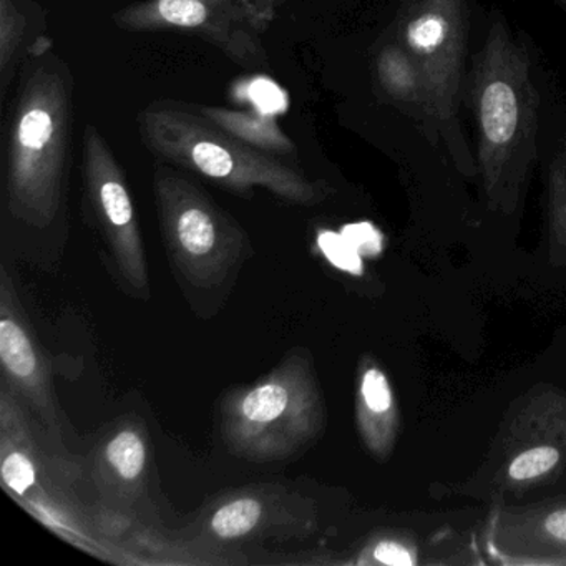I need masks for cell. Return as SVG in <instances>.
Instances as JSON below:
<instances>
[{"mask_svg": "<svg viewBox=\"0 0 566 566\" xmlns=\"http://www.w3.org/2000/svg\"><path fill=\"white\" fill-rule=\"evenodd\" d=\"M74 142V75L49 35L19 72L6 140L4 200L14 220L45 230L64 208Z\"/></svg>", "mask_w": 566, "mask_h": 566, "instance_id": "6da1fadb", "label": "cell"}, {"mask_svg": "<svg viewBox=\"0 0 566 566\" xmlns=\"http://www.w3.org/2000/svg\"><path fill=\"white\" fill-rule=\"evenodd\" d=\"M532 61L505 22L495 18L467 78L479 125L476 168L492 210L515 213L535 164L539 97Z\"/></svg>", "mask_w": 566, "mask_h": 566, "instance_id": "7a4b0ae2", "label": "cell"}, {"mask_svg": "<svg viewBox=\"0 0 566 566\" xmlns=\"http://www.w3.org/2000/svg\"><path fill=\"white\" fill-rule=\"evenodd\" d=\"M138 137L161 164L207 178L237 197L270 191L284 203L316 207L333 193L296 165L264 154L208 120L181 102H154L138 112Z\"/></svg>", "mask_w": 566, "mask_h": 566, "instance_id": "3957f363", "label": "cell"}, {"mask_svg": "<svg viewBox=\"0 0 566 566\" xmlns=\"http://www.w3.org/2000/svg\"><path fill=\"white\" fill-rule=\"evenodd\" d=\"M327 410L313 359L294 349L266 376L224 394L220 432L234 457L280 462L313 447L326 430Z\"/></svg>", "mask_w": 566, "mask_h": 566, "instance_id": "277c9868", "label": "cell"}, {"mask_svg": "<svg viewBox=\"0 0 566 566\" xmlns=\"http://www.w3.org/2000/svg\"><path fill=\"white\" fill-rule=\"evenodd\" d=\"M566 475V390L539 384L510 406L482 465L455 492L505 502Z\"/></svg>", "mask_w": 566, "mask_h": 566, "instance_id": "5b68a950", "label": "cell"}, {"mask_svg": "<svg viewBox=\"0 0 566 566\" xmlns=\"http://www.w3.org/2000/svg\"><path fill=\"white\" fill-rule=\"evenodd\" d=\"M151 185L168 260L181 286L203 294L223 290L251 256L247 231L168 164L155 167Z\"/></svg>", "mask_w": 566, "mask_h": 566, "instance_id": "8992f818", "label": "cell"}, {"mask_svg": "<svg viewBox=\"0 0 566 566\" xmlns=\"http://www.w3.org/2000/svg\"><path fill=\"white\" fill-rule=\"evenodd\" d=\"M399 42L422 72L436 111L439 135L457 167L479 175L459 124L465 87V0H406L399 18Z\"/></svg>", "mask_w": 566, "mask_h": 566, "instance_id": "52a82bcc", "label": "cell"}, {"mask_svg": "<svg viewBox=\"0 0 566 566\" xmlns=\"http://www.w3.org/2000/svg\"><path fill=\"white\" fill-rule=\"evenodd\" d=\"M84 208L101 234L114 270L132 296L150 300L147 256L134 197L120 161L94 124L82 134Z\"/></svg>", "mask_w": 566, "mask_h": 566, "instance_id": "ba28073f", "label": "cell"}, {"mask_svg": "<svg viewBox=\"0 0 566 566\" xmlns=\"http://www.w3.org/2000/svg\"><path fill=\"white\" fill-rule=\"evenodd\" d=\"M132 34L195 35L248 71H268L270 57L261 32L238 0H138L112 15Z\"/></svg>", "mask_w": 566, "mask_h": 566, "instance_id": "9c48e42d", "label": "cell"}, {"mask_svg": "<svg viewBox=\"0 0 566 566\" xmlns=\"http://www.w3.org/2000/svg\"><path fill=\"white\" fill-rule=\"evenodd\" d=\"M486 552L506 566H566V493L528 505L495 502Z\"/></svg>", "mask_w": 566, "mask_h": 566, "instance_id": "30bf717a", "label": "cell"}, {"mask_svg": "<svg viewBox=\"0 0 566 566\" xmlns=\"http://www.w3.org/2000/svg\"><path fill=\"white\" fill-rule=\"evenodd\" d=\"M0 364L4 384L44 422L59 430L57 400L48 357L35 339L8 270L0 276Z\"/></svg>", "mask_w": 566, "mask_h": 566, "instance_id": "8fae6325", "label": "cell"}, {"mask_svg": "<svg viewBox=\"0 0 566 566\" xmlns=\"http://www.w3.org/2000/svg\"><path fill=\"white\" fill-rule=\"evenodd\" d=\"M316 513L310 502L286 490L264 485L228 493L201 522V539L233 543L280 532L310 533Z\"/></svg>", "mask_w": 566, "mask_h": 566, "instance_id": "7c38bea8", "label": "cell"}, {"mask_svg": "<svg viewBox=\"0 0 566 566\" xmlns=\"http://www.w3.org/2000/svg\"><path fill=\"white\" fill-rule=\"evenodd\" d=\"M356 427L367 452L387 462L399 437V406L389 377L373 356H364L357 369Z\"/></svg>", "mask_w": 566, "mask_h": 566, "instance_id": "4fadbf2b", "label": "cell"}, {"mask_svg": "<svg viewBox=\"0 0 566 566\" xmlns=\"http://www.w3.org/2000/svg\"><path fill=\"white\" fill-rule=\"evenodd\" d=\"M376 74L380 91L394 105L420 122L427 134H439L422 72L399 41L384 45L376 59Z\"/></svg>", "mask_w": 566, "mask_h": 566, "instance_id": "5bb4252c", "label": "cell"}, {"mask_svg": "<svg viewBox=\"0 0 566 566\" xmlns=\"http://www.w3.org/2000/svg\"><path fill=\"white\" fill-rule=\"evenodd\" d=\"M148 442L144 427L128 422L105 439L98 453V476L105 489L135 499L147 483Z\"/></svg>", "mask_w": 566, "mask_h": 566, "instance_id": "9a60e30c", "label": "cell"}, {"mask_svg": "<svg viewBox=\"0 0 566 566\" xmlns=\"http://www.w3.org/2000/svg\"><path fill=\"white\" fill-rule=\"evenodd\" d=\"M45 18L35 0H0V95L8 97L35 42L45 35Z\"/></svg>", "mask_w": 566, "mask_h": 566, "instance_id": "2e32d148", "label": "cell"}, {"mask_svg": "<svg viewBox=\"0 0 566 566\" xmlns=\"http://www.w3.org/2000/svg\"><path fill=\"white\" fill-rule=\"evenodd\" d=\"M191 105V104H190ZM195 112L213 122L228 134L240 138L244 144L274 155V157H293L297 154L296 145L284 134L276 118L261 115L258 112L231 111L223 107L191 105Z\"/></svg>", "mask_w": 566, "mask_h": 566, "instance_id": "e0dca14e", "label": "cell"}, {"mask_svg": "<svg viewBox=\"0 0 566 566\" xmlns=\"http://www.w3.org/2000/svg\"><path fill=\"white\" fill-rule=\"evenodd\" d=\"M548 240L553 261L566 268V138L549 165Z\"/></svg>", "mask_w": 566, "mask_h": 566, "instance_id": "ac0fdd59", "label": "cell"}, {"mask_svg": "<svg viewBox=\"0 0 566 566\" xmlns=\"http://www.w3.org/2000/svg\"><path fill=\"white\" fill-rule=\"evenodd\" d=\"M359 565H419V548L416 542L403 533H380L369 539L360 552Z\"/></svg>", "mask_w": 566, "mask_h": 566, "instance_id": "d6986e66", "label": "cell"}, {"mask_svg": "<svg viewBox=\"0 0 566 566\" xmlns=\"http://www.w3.org/2000/svg\"><path fill=\"white\" fill-rule=\"evenodd\" d=\"M238 2L244 9V12L250 15L258 31L264 34L273 24L274 19L277 18L280 9L286 6L290 0H238Z\"/></svg>", "mask_w": 566, "mask_h": 566, "instance_id": "ffe728a7", "label": "cell"}, {"mask_svg": "<svg viewBox=\"0 0 566 566\" xmlns=\"http://www.w3.org/2000/svg\"><path fill=\"white\" fill-rule=\"evenodd\" d=\"M562 2H563V4H565V6H566V0H562Z\"/></svg>", "mask_w": 566, "mask_h": 566, "instance_id": "44dd1931", "label": "cell"}]
</instances>
